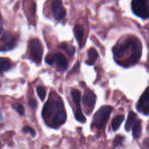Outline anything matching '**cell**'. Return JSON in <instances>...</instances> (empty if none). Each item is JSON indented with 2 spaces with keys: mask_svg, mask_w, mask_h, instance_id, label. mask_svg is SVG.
I'll use <instances>...</instances> for the list:
<instances>
[{
  "mask_svg": "<svg viewBox=\"0 0 149 149\" xmlns=\"http://www.w3.org/2000/svg\"><path fill=\"white\" fill-rule=\"evenodd\" d=\"M48 101L45 104L42 111V115L45 120L54 118L61 111L65 109L62 99L56 94L50 93Z\"/></svg>",
  "mask_w": 149,
  "mask_h": 149,
  "instance_id": "1",
  "label": "cell"
},
{
  "mask_svg": "<svg viewBox=\"0 0 149 149\" xmlns=\"http://www.w3.org/2000/svg\"><path fill=\"white\" fill-rule=\"evenodd\" d=\"M112 109V107L110 105H105L101 107L95 112L93 118V123L97 129H101L106 125Z\"/></svg>",
  "mask_w": 149,
  "mask_h": 149,
  "instance_id": "2",
  "label": "cell"
},
{
  "mask_svg": "<svg viewBox=\"0 0 149 149\" xmlns=\"http://www.w3.org/2000/svg\"><path fill=\"white\" fill-rule=\"evenodd\" d=\"M130 54L126 60V65H132L137 63L141 56L142 45L140 41L136 37H133L132 47L130 49Z\"/></svg>",
  "mask_w": 149,
  "mask_h": 149,
  "instance_id": "3",
  "label": "cell"
},
{
  "mask_svg": "<svg viewBox=\"0 0 149 149\" xmlns=\"http://www.w3.org/2000/svg\"><path fill=\"white\" fill-rule=\"evenodd\" d=\"M133 37H129L117 42L112 48V52L115 57L121 58L127 54V51L131 48Z\"/></svg>",
  "mask_w": 149,
  "mask_h": 149,
  "instance_id": "4",
  "label": "cell"
},
{
  "mask_svg": "<svg viewBox=\"0 0 149 149\" xmlns=\"http://www.w3.org/2000/svg\"><path fill=\"white\" fill-rule=\"evenodd\" d=\"M148 0H132L133 12L142 19L148 17Z\"/></svg>",
  "mask_w": 149,
  "mask_h": 149,
  "instance_id": "5",
  "label": "cell"
},
{
  "mask_svg": "<svg viewBox=\"0 0 149 149\" xmlns=\"http://www.w3.org/2000/svg\"><path fill=\"white\" fill-rule=\"evenodd\" d=\"M29 47L32 59L36 63H40L43 54L42 47L40 40L37 38L31 40L30 42Z\"/></svg>",
  "mask_w": 149,
  "mask_h": 149,
  "instance_id": "6",
  "label": "cell"
},
{
  "mask_svg": "<svg viewBox=\"0 0 149 149\" xmlns=\"http://www.w3.org/2000/svg\"><path fill=\"white\" fill-rule=\"evenodd\" d=\"M51 10L52 15L56 20H62L66 16V10L63 6L62 0H52Z\"/></svg>",
  "mask_w": 149,
  "mask_h": 149,
  "instance_id": "7",
  "label": "cell"
},
{
  "mask_svg": "<svg viewBox=\"0 0 149 149\" xmlns=\"http://www.w3.org/2000/svg\"><path fill=\"white\" fill-rule=\"evenodd\" d=\"M137 110L146 115L149 113V90L147 87L145 91L141 95L137 104Z\"/></svg>",
  "mask_w": 149,
  "mask_h": 149,
  "instance_id": "8",
  "label": "cell"
},
{
  "mask_svg": "<svg viewBox=\"0 0 149 149\" xmlns=\"http://www.w3.org/2000/svg\"><path fill=\"white\" fill-rule=\"evenodd\" d=\"M1 41L3 42V45L0 48V51H6L13 49L16 43L15 37L10 33L5 34Z\"/></svg>",
  "mask_w": 149,
  "mask_h": 149,
  "instance_id": "9",
  "label": "cell"
},
{
  "mask_svg": "<svg viewBox=\"0 0 149 149\" xmlns=\"http://www.w3.org/2000/svg\"><path fill=\"white\" fill-rule=\"evenodd\" d=\"M54 56L58 69L61 71L66 70L68 67V62L64 55L61 52H57L54 54Z\"/></svg>",
  "mask_w": 149,
  "mask_h": 149,
  "instance_id": "10",
  "label": "cell"
},
{
  "mask_svg": "<svg viewBox=\"0 0 149 149\" xmlns=\"http://www.w3.org/2000/svg\"><path fill=\"white\" fill-rule=\"evenodd\" d=\"M97 100L96 95L91 90L87 91L83 97V104L88 108H94Z\"/></svg>",
  "mask_w": 149,
  "mask_h": 149,
  "instance_id": "11",
  "label": "cell"
},
{
  "mask_svg": "<svg viewBox=\"0 0 149 149\" xmlns=\"http://www.w3.org/2000/svg\"><path fill=\"white\" fill-rule=\"evenodd\" d=\"M71 95H72L73 102L75 103L76 105V109L75 112H81V109L80 107V98H81L80 92L77 89L73 88L71 90Z\"/></svg>",
  "mask_w": 149,
  "mask_h": 149,
  "instance_id": "12",
  "label": "cell"
},
{
  "mask_svg": "<svg viewBox=\"0 0 149 149\" xmlns=\"http://www.w3.org/2000/svg\"><path fill=\"white\" fill-rule=\"evenodd\" d=\"M73 32L75 38L79 44L81 46L84 36V27L81 24H77L73 28Z\"/></svg>",
  "mask_w": 149,
  "mask_h": 149,
  "instance_id": "13",
  "label": "cell"
},
{
  "mask_svg": "<svg viewBox=\"0 0 149 149\" xmlns=\"http://www.w3.org/2000/svg\"><path fill=\"white\" fill-rule=\"evenodd\" d=\"M133 126V130L132 134L134 139H139L141 134L142 133V125L141 120L140 119H137L134 123Z\"/></svg>",
  "mask_w": 149,
  "mask_h": 149,
  "instance_id": "14",
  "label": "cell"
},
{
  "mask_svg": "<svg viewBox=\"0 0 149 149\" xmlns=\"http://www.w3.org/2000/svg\"><path fill=\"white\" fill-rule=\"evenodd\" d=\"M136 116H137L136 113H135L133 111H130L129 112L128 116H127V120H126V122L125 123V130L127 132H129L130 130V129L132 128V127L135 121Z\"/></svg>",
  "mask_w": 149,
  "mask_h": 149,
  "instance_id": "15",
  "label": "cell"
},
{
  "mask_svg": "<svg viewBox=\"0 0 149 149\" xmlns=\"http://www.w3.org/2000/svg\"><path fill=\"white\" fill-rule=\"evenodd\" d=\"M88 54V60L86 63L88 65H93L97 61L98 58V53L96 49L94 48H90L87 52Z\"/></svg>",
  "mask_w": 149,
  "mask_h": 149,
  "instance_id": "16",
  "label": "cell"
},
{
  "mask_svg": "<svg viewBox=\"0 0 149 149\" xmlns=\"http://www.w3.org/2000/svg\"><path fill=\"white\" fill-rule=\"evenodd\" d=\"M12 67L10 61L5 58H0V73L8 70Z\"/></svg>",
  "mask_w": 149,
  "mask_h": 149,
  "instance_id": "17",
  "label": "cell"
},
{
  "mask_svg": "<svg viewBox=\"0 0 149 149\" xmlns=\"http://www.w3.org/2000/svg\"><path fill=\"white\" fill-rule=\"evenodd\" d=\"M124 119H125V116L123 115H119L116 116L112 119L111 125H112V128L113 130L116 131L119 128L120 124L123 122V121L124 120Z\"/></svg>",
  "mask_w": 149,
  "mask_h": 149,
  "instance_id": "18",
  "label": "cell"
},
{
  "mask_svg": "<svg viewBox=\"0 0 149 149\" xmlns=\"http://www.w3.org/2000/svg\"><path fill=\"white\" fill-rule=\"evenodd\" d=\"M58 48H60V49H62L64 51H65L68 54L70 55H72L74 53V51H75V48L71 46L69 47V46L66 44V43H65V42H63V43H61L59 46H58Z\"/></svg>",
  "mask_w": 149,
  "mask_h": 149,
  "instance_id": "19",
  "label": "cell"
},
{
  "mask_svg": "<svg viewBox=\"0 0 149 149\" xmlns=\"http://www.w3.org/2000/svg\"><path fill=\"white\" fill-rule=\"evenodd\" d=\"M37 94L38 95V97H40V100L42 101L44 100L45 96H46V90L45 89V88L42 86H39L37 87Z\"/></svg>",
  "mask_w": 149,
  "mask_h": 149,
  "instance_id": "20",
  "label": "cell"
},
{
  "mask_svg": "<svg viewBox=\"0 0 149 149\" xmlns=\"http://www.w3.org/2000/svg\"><path fill=\"white\" fill-rule=\"evenodd\" d=\"M13 108L18 112L20 115H23L24 114V108L22 105L19 103H15L13 104Z\"/></svg>",
  "mask_w": 149,
  "mask_h": 149,
  "instance_id": "21",
  "label": "cell"
},
{
  "mask_svg": "<svg viewBox=\"0 0 149 149\" xmlns=\"http://www.w3.org/2000/svg\"><path fill=\"white\" fill-rule=\"evenodd\" d=\"M123 141H124V137L120 135H117L113 139V145L115 147H118L119 146L122 145Z\"/></svg>",
  "mask_w": 149,
  "mask_h": 149,
  "instance_id": "22",
  "label": "cell"
},
{
  "mask_svg": "<svg viewBox=\"0 0 149 149\" xmlns=\"http://www.w3.org/2000/svg\"><path fill=\"white\" fill-rule=\"evenodd\" d=\"M23 132L24 133H30V134L31 135L32 137H35L36 135V131L30 126H26L25 127H23Z\"/></svg>",
  "mask_w": 149,
  "mask_h": 149,
  "instance_id": "23",
  "label": "cell"
},
{
  "mask_svg": "<svg viewBox=\"0 0 149 149\" xmlns=\"http://www.w3.org/2000/svg\"><path fill=\"white\" fill-rule=\"evenodd\" d=\"M45 62L47 63L49 65H52L54 63V54L51 55V54H48L45 58Z\"/></svg>",
  "mask_w": 149,
  "mask_h": 149,
  "instance_id": "24",
  "label": "cell"
},
{
  "mask_svg": "<svg viewBox=\"0 0 149 149\" xmlns=\"http://www.w3.org/2000/svg\"><path fill=\"white\" fill-rule=\"evenodd\" d=\"M29 104L30 106L33 108H36L37 107V102L36 99L31 98L29 101Z\"/></svg>",
  "mask_w": 149,
  "mask_h": 149,
  "instance_id": "25",
  "label": "cell"
},
{
  "mask_svg": "<svg viewBox=\"0 0 149 149\" xmlns=\"http://www.w3.org/2000/svg\"><path fill=\"white\" fill-rule=\"evenodd\" d=\"M143 144H144V146H146L147 148H148V138H147V139H146L144 140V141H143Z\"/></svg>",
  "mask_w": 149,
  "mask_h": 149,
  "instance_id": "26",
  "label": "cell"
},
{
  "mask_svg": "<svg viewBox=\"0 0 149 149\" xmlns=\"http://www.w3.org/2000/svg\"><path fill=\"white\" fill-rule=\"evenodd\" d=\"M1 117V112H0V118Z\"/></svg>",
  "mask_w": 149,
  "mask_h": 149,
  "instance_id": "27",
  "label": "cell"
}]
</instances>
